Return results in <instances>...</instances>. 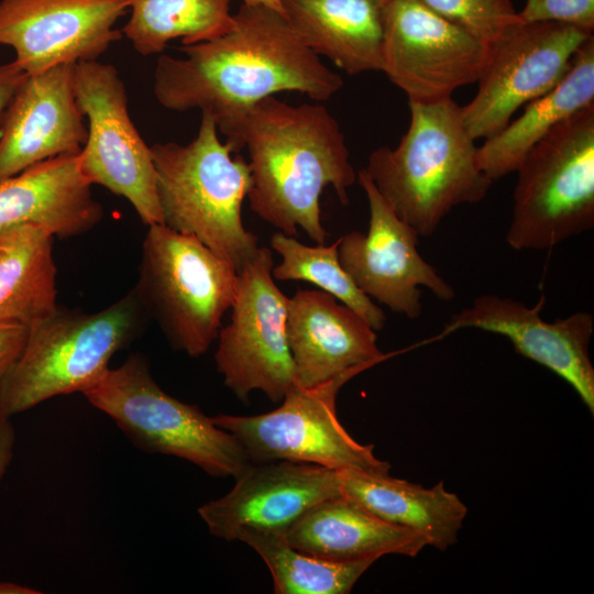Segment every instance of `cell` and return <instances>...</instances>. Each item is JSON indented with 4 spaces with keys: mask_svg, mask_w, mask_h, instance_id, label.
Segmentation results:
<instances>
[{
    "mask_svg": "<svg viewBox=\"0 0 594 594\" xmlns=\"http://www.w3.org/2000/svg\"><path fill=\"white\" fill-rule=\"evenodd\" d=\"M82 394L143 451L187 460L220 477H237L251 463L240 442L198 406L165 393L140 353L109 367Z\"/></svg>",
    "mask_w": 594,
    "mask_h": 594,
    "instance_id": "ba28073f",
    "label": "cell"
},
{
    "mask_svg": "<svg viewBox=\"0 0 594 594\" xmlns=\"http://www.w3.org/2000/svg\"><path fill=\"white\" fill-rule=\"evenodd\" d=\"M544 300L542 296L529 307L512 298L482 295L453 314L441 334L475 328L506 337L518 353L566 381L593 414L594 366L590 358L593 315L579 311L548 322L540 316Z\"/></svg>",
    "mask_w": 594,
    "mask_h": 594,
    "instance_id": "e0dca14e",
    "label": "cell"
},
{
    "mask_svg": "<svg viewBox=\"0 0 594 594\" xmlns=\"http://www.w3.org/2000/svg\"><path fill=\"white\" fill-rule=\"evenodd\" d=\"M410 123L395 148L374 150L364 168L394 212L430 237L457 206L482 201L493 182L452 98L409 102Z\"/></svg>",
    "mask_w": 594,
    "mask_h": 594,
    "instance_id": "3957f363",
    "label": "cell"
},
{
    "mask_svg": "<svg viewBox=\"0 0 594 594\" xmlns=\"http://www.w3.org/2000/svg\"><path fill=\"white\" fill-rule=\"evenodd\" d=\"M80 166V152L63 154L0 182V229L31 223L66 239L94 229L103 207Z\"/></svg>",
    "mask_w": 594,
    "mask_h": 594,
    "instance_id": "ffe728a7",
    "label": "cell"
},
{
    "mask_svg": "<svg viewBox=\"0 0 594 594\" xmlns=\"http://www.w3.org/2000/svg\"><path fill=\"white\" fill-rule=\"evenodd\" d=\"M338 239L330 245L309 246L294 237L276 232L271 238V248L282 256L273 266L272 275L278 280H304L330 294L358 312L375 331L386 323L381 307L373 302L353 282L339 261Z\"/></svg>",
    "mask_w": 594,
    "mask_h": 594,
    "instance_id": "83f0119b",
    "label": "cell"
},
{
    "mask_svg": "<svg viewBox=\"0 0 594 594\" xmlns=\"http://www.w3.org/2000/svg\"><path fill=\"white\" fill-rule=\"evenodd\" d=\"M356 179L369 202V230L340 237L338 248L339 261L355 285L409 319L422 312L420 287L440 300H452L453 287L419 254V235L394 212L364 168Z\"/></svg>",
    "mask_w": 594,
    "mask_h": 594,
    "instance_id": "5bb4252c",
    "label": "cell"
},
{
    "mask_svg": "<svg viewBox=\"0 0 594 594\" xmlns=\"http://www.w3.org/2000/svg\"><path fill=\"white\" fill-rule=\"evenodd\" d=\"M521 23L557 22L594 32V0H526Z\"/></svg>",
    "mask_w": 594,
    "mask_h": 594,
    "instance_id": "f546056e",
    "label": "cell"
},
{
    "mask_svg": "<svg viewBox=\"0 0 594 594\" xmlns=\"http://www.w3.org/2000/svg\"><path fill=\"white\" fill-rule=\"evenodd\" d=\"M29 327L16 322H0V383L20 358Z\"/></svg>",
    "mask_w": 594,
    "mask_h": 594,
    "instance_id": "4dcf8cb0",
    "label": "cell"
},
{
    "mask_svg": "<svg viewBox=\"0 0 594 594\" xmlns=\"http://www.w3.org/2000/svg\"><path fill=\"white\" fill-rule=\"evenodd\" d=\"M234 479L198 509L210 534L226 540L242 529L284 536L316 504L342 494L340 470L311 463L251 462Z\"/></svg>",
    "mask_w": 594,
    "mask_h": 594,
    "instance_id": "2e32d148",
    "label": "cell"
},
{
    "mask_svg": "<svg viewBox=\"0 0 594 594\" xmlns=\"http://www.w3.org/2000/svg\"><path fill=\"white\" fill-rule=\"evenodd\" d=\"M232 540L245 542L258 553L277 594H346L375 562L320 559L295 549L282 535L252 529L237 531Z\"/></svg>",
    "mask_w": 594,
    "mask_h": 594,
    "instance_id": "4316f807",
    "label": "cell"
},
{
    "mask_svg": "<svg viewBox=\"0 0 594 594\" xmlns=\"http://www.w3.org/2000/svg\"><path fill=\"white\" fill-rule=\"evenodd\" d=\"M53 241L31 223L0 229V322L30 327L58 308Z\"/></svg>",
    "mask_w": 594,
    "mask_h": 594,
    "instance_id": "d4e9b609",
    "label": "cell"
},
{
    "mask_svg": "<svg viewBox=\"0 0 594 594\" xmlns=\"http://www.w3.org/2000/svg\"><path fill=\"white\" fill-rule=\"evenodd\" d=\"M419 1L488 45L521 23L512 0Z\"/></svg>",
    "mask_w": 594,
    "mask_h": 594,
    "instance_id": "f1b7e54d",
    "label": "cell"
},
{
    "mask_svg": "<svg viewBox=\"0 0 594 594\" xmlns=\"http://www.w3.org/2000/svg\"><path fill=\"white\" fill-rule=\"evenodd\" d=\"M340 473L342 494L381 519L419 535L440 551L458 541L468 508L442 482L424 487L389 473Z\"/></svg>",
    "mask_w": 594,
    "mask_h": 594,
    "instance_id": "603a6c76",
    "label": "cell"
},
{
    "mask_svg": "<svg viewBox=\"0 0 594 594\" xmlns=\"http://www.w3.org/2000/svg\"><path fill=\"white\" fill-rule=\"evenodd\" d=\"M216 123L233 152H249L251 210L287 235L299 227L323 244L321 193L330 185L348 205V188L356 180L344 135L328 109L270 96Z\"/></svg>",
    "mask_w": 594,
    "mask_h": 594,
    "instance_id": "7a4b0ae2",
    "label": "cell"
},
{
    "mask_svg": "<svg viewBox=\"0 0 594 594\" xmlns=\"http://www.w3.org/2000/svg\"><path fill=\"white\" fill-rule=\"evenodd\" d=\"M592 36L593 32L570 24L519 23L493 44L477 94L461 107L471 136H493L510 122L519 107L554 88Z\"/></svg>",
    "mask_w": 594,
    "mask_h": 594,
    "instance_id": "4fadbf2b",
    "label": "cell"
},
{
    "mask_svg": "<svg viewBox=\"0 0 594 594\" xmlns=\"http://www.w3.org/2000/svg\"><path fill=\"white\" fill-rule=\"evenodd\" d=\"M386 0H282L299 40L348 75L383 68Z\"/></svg>",
    "mask_w": 594,
    "mask_h": 594,
    "instance_id": "7402d4cb",
    "label": "cell"
},
{
    "mask_svg": "<svg viewBox=\"0 0 594 594\" xmlns=\"http://www.w3.org/2000/svg\"><path fill=\"white\" fill-rule=\"evenodd\" d=\"M25 75L14 61L0 64V122L7 106Z\"/></svg>",
    "mask_w": 594,
    "mask_h": 594,
    "instance_id": "1f68e13d",
    "label": "cell"
},
{
    "mask_svg": "<svg viewBox=\"0 0 594 594\" xmlns=\"http://www.w3.org/2000/svg\"><path fill=\"white\" fill-rule=\"evenodd\" d=\"M231 0H129L121 32L142 56L162 53L172 40L182 45L211 41L230 30Z\"/></svg>",
    "mask_w": 594,
    "mask_h": 594,
    "instance_id": "484cf974",
    "label": "cell"
},
{
    "mask_svg": "<svg viewBox=\"0 0 594 594\" xmlns=\"http://www.w3.org/2000/svg\"><path fill=\"white\" fill-rule=\"evenodd\" d=\"M273 266L272 251L260 246L238 273L231 319L217 337V371L242 400L261 391L279 402L296 383L286 337L288 297L275 284Z\"/></svg>",
    "mask_w": 594,
    "mask_h": 594,
    "instance_id": "8fae6325",
    "label": "cell"
},
{
    "mask_svg": "<svg viewBox=\"0 0 594 594\" xmlns=\"http://www.w3.org/2000/svg\"><path fill=\"white\" fill-rule=\"evenodd\" d=\"M376 331L353 309L318 289L288 298L286 337L296 383L310 387L351 370L365 371L386 360Z\"/></svg>",
    "mask_w": 594,
    "mask_h": 594,
    "instance_id": "d6986e66",
    "label": "cell"
},
{
    "mask_svg": "<svg viewBox=\"0 0 594 594\" xmlns=\"http://www.w3.org/2000/svg\"><path fill=\"white\" fill-rule=\"evenodd\" d=\"M594 103V36L574 55L563 79L527 103L522 114L477 147L481 169L494 183L517 170L531 147L557 124Z\"/></svg>",
    "mask_w": 594,
    "mask_h": 594,
    "instance_id": "cb8c5ba5",
    "label": "cell"
},
{
    "mask_svg": "<svg viewBox=\"0 0 594 594\" xmlns=\"http://www.w3.org/2000/svg\"><path fill=\"white\" fill-rule=\"evenodd\" d=\"M284 539L299 551L337 562L376 561L386 554L414 558L427 546L419 535L381 519L344 494L316 504Z\"/></svg>",
    "mask_w": 594,
    "mask_h": 594,
    "instance_id": "44dd1931",
    "label": "cell"
},
{
    "mask_svg": "<svg viewBox=\"0 0 594 594\" xmlns=\"http://www.w3.org/2000/svg\"><path fill=\"white\" fill-rule=\"evenodd\" d=\"M41 593L34 588L20 585L14 582H1L0 583V594H37Z\"/></svg>",
    "mask_w": 594,
    "mask_h": 594,
    "instance_id": "836d02e7",
    "label": "cell"
},
{
    "mask_svg": "<svg viewBox=\"0 0 594 594\" xmlns=\"http://www.w3.org/2000/svg\"><path fill=\"white\" fill-rule=\"evenodd\" d=\"M242 1L244 4H258V6L268 7L271 9L278 11L282 15H284L282 0H242Z\"/></svg>",
    "mask_w": 594,
    "mask_h": 594,
    "instance_id": "e575fe53",
    "label": "cell"
},
{
    "mask_svg": "<svg viewBox=\"0 0 594 594\" xmlns=\"http://www.w3.org/2000/svg\"><path fill=\"white\" fill-rule=\"evenodd\" d=\"M506 241L549 250L594 227V103L557 124L516 170Z\"/></svg>",
    "mask_w": 594,
    "mask_h": 594,
    "instance_id": "52a82bcc",
    "label": "cell"
},
{
    "mask_svg": "<svg viewBox=\"0 0 594 594\" xmlns=\"http://www.w3.org/2000/svg\"><path fill=\"white\" fill-rule=\"evenodd\" d=\"M361 372L351 370L310 387L295 383L282 405L265 414H219L211 419L240 442L251 462L292 461L389 473V463L374 454L373 446L353 439L337 417L339 391Z\"/></svg>",
    "mask_w": 594,
    "mask_h": 594,
    "instance_id": "9c48e42d",
    "label": "cell"
},
{
    "mask_svg": "<svg viewBox=\"0 0 594 594\" xmlns=\"http://www.w3.org/2000/svg\"><path fill=\"white\" fill-rule=\"evenodd\" d=\"M177 50L182 57L157 58L153 74L157 102L175 112L198 109L216 122L283 91L326 101L343 86L285 16L265 6L242 3L228 32Z\"/></svg>",
    "mask_w": 594,
    "mask_h": 594,
    "instance_id": "6da1fadb",
    "label": "cell"
},
{
    "mask_svg": "<svg viewBox=\"0 0 594 594\" xmlns=\"http://www.w3.org/2000/svg\"><path fill=\"white\" fill-rule=\"evenodd\" d=\"M74 92L88 122L80 151L86 178L127 199L144 224L163 223L151 146L131 120L117 68L98 59L76 63Z\"/></svg>",
    "mask_w": 594,
    "mask_h": 594,
    "instance_id": "30bf717a",
    "label": "cell"
},
{
    "mask_svg": "<svg viewBox=\"0 0 594 594\" xmlns=\"http://www.w3.org/2000/svg\"><path fill=\"white\" fill-rule=\"evenodd\" d=\"M237 283V268L196 238L147 226L133 289L174 349L199 356L210 348Z\"/></svg>",
    "mask_w": 594,
    "mask_h": 594,
    "instance_id": "8992f818",
    "label": "cell"
},
{
    "mask_svg": "<svg viewBox=\"0 0 594 594\" xmlns=\"http://www.w3.org/2000/svg\"><path fill=\"white\" fill-rule=\"evenodd\" d=\"M74 65L25 75L0 122V182L40 162L80 152L88 135Z\"/></svg>",
    "mask_w": 594,
    "mask_h": 594,
    "instance_id": "ac0fdd59",
    "label": "cell"
},
{
    "mask_svg": "<svg viewBox=\"0 0 594 594\" xmlns=\"http://www.w3.org/2000/svg\"><path fill=\"white\" fill-rule=\"evenodd\" d=\"M146 318L134 289L97 312L58 307L29 327L20 358L0 383V413L12 417L54 396L82 393Z\"/></svg>",
    "mask_w": 594,
    "mask_h": 594,
    "instance_id": "5b68a950",
    "label": "cell"
},
{
    "mask_svg": "<svg viewBox=\"0 0 594 594\" xmlns=\"http://www.w3.org/2000/svg\"><path fill=\"white\" fill-rule=\"evenodd\" d=\"M151 146L163 223L196 238L238 271L258 250V239L242 222L251 170L218 136L213 117L201 112L198 132L187 144Z\"/></svg>",
    "mask_w": 594,
    "mask_h": 594,
    "instance_id": "277c9868",
    "label": "cell"
},
{
    "mask_svg": "<svg viewBox=\"0 0 594 594\" xmlns=\"http://www.w3.org/2000/svg\"><path fill=\"white\" fill-rule=\"evenodd\" d=\"M492 45L419 0H386L383 68L409 102H433L479 81Z\"/></svg>",
    "mask_w": 594,
    "mask_h": 594,
    "instance_id": "7c38bea8",
    "label": "cell"
},
{
    "mask_svg": "<svg viewBox=\"0 0 594 594\" xmlns=\"http://www.w3.org/2000/svg\"><path fill=\"white\" fill-rule=\"evenodd\" d=\"M128 10L129 0H1L0 45L26 75L97 61L121 40Z\"/></svg>",
    "mask_w": 594,
    "mask_h": 594,
    "instance_id": "9a60e30c",
    "label": "cell"
},
{
    "mask_svg": "<svg viewBox=\"0 0 594 594\" xmlns=\"http://www.w3.org/2000/svg\"><path fill=\"white\" fill-rule=\"evenodd\" d=\"M10 418L0 413V480L6 475L13 459L15 431Z\"/></svg>",
    "mask_w": 594,
    "mask_h": 594,
    "instance_id": "d6a6232c",
    "label": "cell"
}]
</instances>
